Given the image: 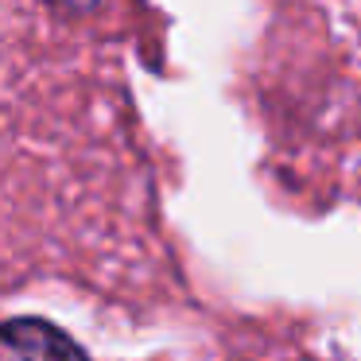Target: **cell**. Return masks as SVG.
I'll list each match as a JSON object with an SVG mask.
<instances>
[{"mask_svg":"<svg viewBox=\"0 0 361 361\" xmlns=\"http://www.w3.org/2000/svg\"><path fill=\"white\" fill-rule=\"evenodd\" d=\"M0 361H86L71 334L43 319H12L0 334Z\"/></svg>","mask_w":361,"mask_h":361,"instance_id":"cell-1","label":"cell"},{"mask_svg":"<svg viewBox=\"0 0 361 361\" xmlns=\"http://www.w3.org/2000/svg\"><path fill=\"white\" fill-rule=\"evenodd\" d=\"M47 4H55V8H66V12H90L97 0H47Z\"/></svg>","mask_w":361,"mask_h":361,"instance_id":"cell-2","label":"cell"}]
</instances>
